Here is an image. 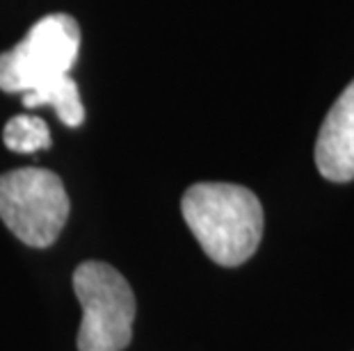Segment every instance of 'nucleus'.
<instances>
[{
    "instance_id": "f257e3e1",
    "label": "nucleus",
    "mask_w": 354,
    "mask_h": 351,
    "mask_svg": "<svg viewBox=\"0 0 354 351\" xmlns=\"http://www.w3.org/2000/svg\"><path fill=\"white\" fill-rule=\"evenodd\" d=\"M187 228L213 263L238 267L263 237V208L256 194L233 183H197L180 201Z\"/></svg>"
},
{
    "instance_id": "f03ea898",
    "label": "nucleus",
    "mask_w": 354,
    "mask_h": 351,
    "mask_svg": "<svg viewBox=\"0 0 354 351\" xmlns=\"http://www.w3.org/2000/svg\"><path fill=\"white\" fill-rule=\"evenodd\" d=\"M73 290L82 308L78 351H124L131 345L135 294L115 267L99 260L78 265Z\"/></svg>"
},
{
    "instance_id": "7ed1b4c3",
    "label": "nucleus",
    "mask_w": 354,
    "mask_h": 351,
    "mask_svg": "<svg viewBox=\"0 0 354 351\" xmlns=\"http://www.w3.org/2000/svg\"><path fill=\"white\" fill-rule=\"evenodd\" d=\"M69 208L62 181L48 169L26 167L0 176V217L28 246L46 249L55 242Z\"/></svg>"
},
{
    "instance_id": "20e7f679",
    "label": "nucleus",
    "mask_w": 354,
    "mask_h": 351,
    "mask_svg": "<svg viewBox=\"0 0 354 351\" xmlns=\"http://www.w3.org/2000/svg\"><path fill=\"white\" fill-rule=\"evenodd\" d=\"M80 50V28L69 14H48L28 30L24 41L0 55V89L28 94L69 76Z\"/></svg>"
},
{
    "instance_id": "39448f33",
    "label": "nucleus",
    "mask_w": 354,
    "mask_h": 351,
    "mask_svg": "<svg viewBox=\"0 0 354 351\" xmlns=\"http://www.w3.org/2000/svg\"><path fill=\"white\" fill-rule=\"evenodd\" d=\"M315 164L327 181L348 183L354 178V80L322 121L315 141Z\"/></svg>"
},
{
    "instance_id": "423d86ee",
    "label": "nucleus",
    "mask_w": 354,
    "mask_h": 351,
    "mask_svg": "<svg viewBox=\"0 0 354 351\" xmlns=\"http://www.w3.org/2000/svg\"><path fill=\"white\" fill-rule=\"evenodd\" d=\"M24 106L35 110L41 106H50L55 110L57 119L69 128H76L82 121H85V108H82L80 94H78V85L71 76H62L55 78L41 85L35 92L24 94Z\"/></svg>"
},
{
    "instance_id": "0eeeda50",
    "label": "nucleus",
    "mask_w": 354,
    "mask_h": 351,
    "mask_svg": "<svg viewBox=\"0 0 354 351\" xmlns=\"http://www.w3.org/2000/svg\"><path fill=\"white\" fill-rule=\"evenodd\" d=\"M5 146L14 153H35L50 146V130L44 119L19 114L7 121L3 130Z\"/></svg>"
}]
</instances>
